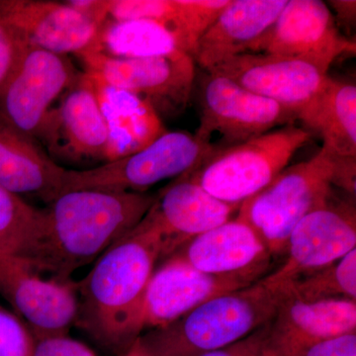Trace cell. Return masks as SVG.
Segmentation results:
<instances>
[{"mask_svg":"<svg viewBox=\"0 0 356 356\" xmlns=\"http://www.w3.org/2000/svg\"><path fill=\"white\" fill-rule=\"evenodd\" d=\"M147 192L81 189L65 192L43 208L36 245L25 259L39 273L69 281L77 269L102 257L151 209Z\"/></svg>","mask_w":356,"mask_h":356,"instance_id":"cell-1","label":"cell"},{"mask_svg":"<svg viewBox=\"0 0 356 356\" xmlns=\"http://www.w3.org/2000/svg\"><path fill=\"white\" fill-rule=\"evenodd\" d=\"M163 255H168L165 238L146 215L76 283V323L105 348L127 350L143 332L145 293Z\"/></svg>","mask_w":356,"mask_h":356,"instance_id":"cell-2","label":"cell"},{"mask_svg":"<svg viewBox=\"0 0 356 356\" xmlns=\"http://www.w3.org/2000/svg\"><path fill=\"white\" fill-rule=\"evenodd\" d=\"M282 294L261 280L204 302L172 324L140 336L152 356H202L268 324Z\"/></svg>","mask_w":356,"mask_h":356,"instance_id":"cell-3","label":"cell"},{"mask_svg":"<svg viewBox=\"0 0 356 356\" xmlns=\"http://www.w3.org/2000/svg\"><path fill=\"white\" fill-rule=\"evenodd\" d=\"M339 161L321 151L287 166L266 188L243 201L236 216L250 225L273 257L284 255L294 227L332 196Z\"/></svg>","mask_w":356,"mask_h":356,"instance_id":"cell-4","label":"cell"},{"mask_svg":"<svg viewBox=\"0 0 356 356\" xmlns=\"http://www.w3.org/2000/svg\"><path fill=\"white\" fill-rule=\"evenodd\" d=\"M311 133L295 124L216 149L187 177L222 202L241 205L266 188L308 142Z\"/></svg>","mask_w":356,"mask_h":356,"instance_id":"cell-5","label":"cell"},{"mask_svg":"<svg viewBox=\"0 0 356 356\" xmlns=\"http://www.w3.org/2000/svg\"><path fill=\"white\" fill-rule=\"evenodd\" d=\"M216 151L195 134L175 131L149 146L89 170H65L60 194L81 189L147 192L159 182L193 172Z\"/></svg>","mask_w":356,"mask_h":356,"instance_id":"cell-6","label":"cell"},{"mask_svg":"<svg viewBox=\"0 0 356 356\" xmlns=\"http://www.w3.org/2000/svg\"><path fill=\"white\" fill-rule=\"evenodd\" d=\"M84 72L146 100L159 116L182 113L191 102L196 64L189 54L117 58L102 53L79 56Z\"/></svg>","mask_w":356,"mask_h":356,"instance_id":"cell-7","label":"cell"},{"mask_svg":"<svg viewBox=\"0 0 356 356\" xmlns=\"http://www.w3.org/2000/svg\"><path fill=\"white\" fill-rule=\"evenodd\" d=\"M199 104L200 124L195 135L211 145L219 136L218 149L254 139L297 120L278 103L215 72H205L200 81Z\"/></svg>","mask_w":356,"mask_h":356,"instance_id":"cell-8","label":"cell"},{"mask_svg":"<svg viewBox=\"0 0 356 356\" xmlns=\"http://www.w3.org/2000/svg\"><path fill=\"white\" fill-rule=\"evenodd\" d=\"M81 74L69 56L28 44L0 89V116L39 142L54 104Z\"/></svg>","mask_w":356,"mask_h":356,"instance_id":"cell-9","label":"cell"},{"mask_svg":"<svg viewBox=\"0 0 356 356\" xmlns=\"http://www.w3.org/2000/svg\"><path fill=\"white\" fill-rule=\"evenodd\" d=\"M356 248L355 208L332 196L292 229L284 262L262 282L280 292L302 276L331 266Z\"/></svg>","mask_w":356,"mask_h":356,"instance_id":"cell-10","label":"cell"},{"mask_svg":"<svg viewBox=\"0 0 356 356\" xmlns=\"http://www.w3.org/2000/svg\"><path fill=\"white\" fill-rule=\"evenodd\" d=\"M208 72L278 103L305 125L330 79L329 72L305 60L262 53L242 54Z\"/></svg>","mask_w":356,"mask_h":356,"instance_id":"cell-11","label":"cell"},{"mask_svg":"<svg viewBox=\"0 0 356 356\" xmlns=\"http://www.w3.org/2000/svg\"><path fill=\"white\" fill-rule=\"evenodd\" d=\"M355 51V42L341 34L324 1L289 0L248 53L300 58L329 72L337 58Z\"/></svg>","mask_w":356,"mask_h":356,"instance_id":"cell-12","label":"cell"},{"mask_svg":"<svg viewBox=\"0 0 356 356\" xmlns=\"http://www.w3.org/2000/svg\"><path fill=\"white\" fill-rule=\"evenodd\" d=\"M0 293L35 339L67 334L76 322V283L46 280L22 257L0 254Z\"/></svg>","mask_w":356,"mask_h":356,"instance_id":"cell-13","label":"cell"},{"mask_svg":"<svg viewBox=\"0 0 356 356\" xmlns=\"http://www.w3.org/2000/svg\"><path fill=\"white\" fill-rule=\"evenodd\" d=\"M39 143L55 161L106 163L108 130L95 83L86 72H81L51 110Z\"/></svg>","mask_w":356,"mask_h":356,"instance_id":"cell-14","label":"cell"},{"mask_svg":"<svg viewBox=\"0 0 356 356\" xmlns=\"http://www.w3.org/2000/svg\"><path fill=\"white\" fill-rule=\"evenodd\" d=\"M172 255L201 273L248 285L261 280L273 259L254 229L236 216L191 238Z\"/></svg>","mask_w":356,"mask_h":356,"instance_id":"cell-15","label":"cell"},{"mask_svg":"<svg viewBox=\"0 0 356 356\" xmlns=\"http://www.w3.org/2000/svg\"><path fill=\"white\" fill-rule=\"evenodd\" d=\"M0 20L31 46L77 58L95 51L102 27L67 1L51 0H0Z\"/></svg>","mask_w":356,"mask_h":356,"instance_id":"cell-16","label":"cell"},{"mask_svg":"<svg viewBox=\"0 0 356 356\" xmlns=\"http://www.w3.org/2000/svg\"><path fill=\"white\" fill-rule=\"evenodd\" d=\"M356 332V301L308 302L282 295L269 322L266 356H305L312 346Z\"/></svg>","mask_w":356,"mask_h":356,"instance_id":"cell-17","label":"cell"},{"mask_svg":"<svg viewBox=\"0 0 356 356\" xmlns=\"http://www.w3.org/2000/svg\"><path fill=\"white\" fill-rule=\"evenodd\" d=\"M248 286L240 280L201 273L170 255L147 284L140 316L143 331L172 324L213 297Z\"/></svg>","mask_w":356,"mask_h":356,"instance_id":"cell-18","label":"cell"},{"mask_svg":"<svg viewBox=\"0 0 356 356\" xmlns=\"http://www.w3.org/2000/svg\"><path fill=\"white\" fill-rule=\"evenodd\" d=\"M241 205L222 202L186 175L163 188L147 213L161 232L168 255L199 235L233 219Z\"/></svg>","mask_w":356,"mask_h":356,"instance_id":"cell-19","label":"cell"},{"mask_svg":"<svg viewBox=\"0 0 356 356\" xmlns=\"http://www.w3.org/2000/svg\"><path fill=\"white\" fill-rule=\"evenodd\" d=\"M288 0H229L195 44L192 58L205 72L248 49L273 24Z\"/></svg>","mask_w":356,"mask_h":356,"instance_id":"cell-20","label":"cell"},{"mask_svg":"<svg viewBox=\"0 0 356 356\" xmlns=\"http://www.w3.org/2000/svg\"><path fill=\"white\" fill-rule=\"evenodd\" d=\"M65 168L34 138L0 116V184L17 195L49 204L60 195Z\"/></svg>","mask_w":356,"mask_h":356,"instance_id":"cell-21","label":"cell"},{"mask_svg":"<svg viewBox=\"0 0 356 356\" xmlns=\"http://www.w3.org/2000/svg\"><path fill=\"white\" fill-rule=\"evenodd\" d=\"M91 79L108 130L106 161L136 153L168 131L161 117L146 100Z\"/></svg>","mask_w":356,"mask_h":356,"instance_id":"cell-22","label":"cell"},{"mask_svg":"<svg viewBox=\"0 0 356 356\" xmlns=\"http://www.w3.org/2000/svg\"><path fill=\"white\" fill-rule=\"evenodd\" d=\"M229 0H108V19L153 20L184 42L192 57L195 44Z\"/></svg>","mask_w":356,"mask_h":356,"instance_id":"cell-23","label":"cell"},{"mask_svg":"<svg viewBox=\"0 0 356 356\" xmlns=\"http://www.w3.org/2000/svg\"><path fill=\"white\" fill-rule=\"evenodd\" d=\"M306 126L320 134L331 158L356 161L355 84L330 77Z\"/></svg>","mask_w":356,"mask_h":356,"instance_id":"cell-24","label":"cell"},{"mask_svg":"<svg viewBox=\"0 0 356 356\" xmlns=\"http://www.w3.org/2000/svg\"><path fill=\"white\" fill-rule=\"evenodd\" d=\"M92 53L117 58H149L189 51L175 33L156 21L108 19L100 29Z\"/></svg>","mask_w":356,"mask_h":356,"instance_id":"cell-25","label":"cell"},{"mask_svg":"<svg viewBox=\"0 0 356 356\" xmlns=\"http://www.w3.org/2000/svg\"><path fill=\"white\" fill-rule=\"evenodd\" d=\"M43 210L0 184V254L27 259L38 241Z\"/></svg>","mask_w":356,"mask_h":356,"instance_id":"cell-26","label":"cell"},{"mask_svg":"<svg viewBox=\"0 0 356 356\" xmlns=\"http://www.w3.org/2000/svg\"><path fill=\"white\" fill-rule=\"evenodd\" d=\"M280 293L302 301H356V248L331 266L307 274Z\"/></svg>","mask_w":356,"mask_h":356,"instance_id":"cell-27","label":"cell"},{"mask_svg":"<svg viewBox=\"0 0 356 356\" xmlns=\"http://www.w3.org/2000/svg\"><path fill=\"white\" fill-rule=\"evenodd\" d=\"M34 343L23 321L0 307V356H32Z\"/></svg>","mask_w":356,"mask_h":356,"instance_id":"cell-28","label":"cell"},{"mask_svg":"<svg viewBox=\"0 0 356 356\" xmlns=\"http://www.w3.org/2000/svg\"><path fill=\"white\" fill-rule=\"evenodd\" d=\"M28 44L18 30L0 20V89L13 74Z\"/></svg>","mask_w":356,"mask_h":356,"instance_id":"cell-29","label":"cell"},{"mask_svg":"<svg viewBox=\"0 0 356 356\" xmlns=\"http://www.w3.org/2000/svg\"><path fill=\"white\" fill-rule=\"evenodd\" d=\"M32 356H96L86 344L67 334L35 339Z\"/></svg>","mask_w":356,"mask_h":356,"instance_id":"cell-30","label":"cell"},{"mask_svg":"<svg viewBox=\"0 0 356 356\" xmlns=\"http://www.w3.org/2000/svg\"><path fill=\"white\" fill-rule=\"evenodd\" d=\"M268 324L233 344L202 356H266Z\"/></svg>","mask_w":356,"mask_h":356,"instance_id":"cell-31","label":"cell"},{"mask_svg":"<svg viewBox=\"0 0 356 356\" xmlns=\"http://www.w3.org/2000/svg\"><path fill=\"white\" fill-rule=\"evenodd\" d=\"M305 356H356V332L321 341L312 346Z\"/></svg>","mask_w":356,"mask_h":356,"instance_id":"cell-32","label":"cell"},{"mask_svg":"<svg viewBox=\"0 0 356 356\" xmlns=\"http://www.w3.org/2000/svg\"><path fill=\"white\" fill-rule=\"evenodd\" d=\"M329 3L337 13L339 19L343 21L346 24L353 25V22H355L356 2L355 0L353 1L337 0V1H330Z\"/></svg>","mask_w":356,"mask_h":356,"instance_id":"cell-33","label":"cell"},{"mask_svg":"<svg viewBox=\"0 0 356 356\" xmlns=\"http://www.w3.org/2000/svg\"><path fill=\"white\" fill-rule=\"evenodd\" d=\"M121 356H152L151 353L147 351V348H145L142 341H140V337L136 339L132 343V346L128 348L127 350L124 351Z\"/></svg>","mask_w":356,"mask_h":356,"instance_id":"cell-34","label":"cell"}]
</instances>
